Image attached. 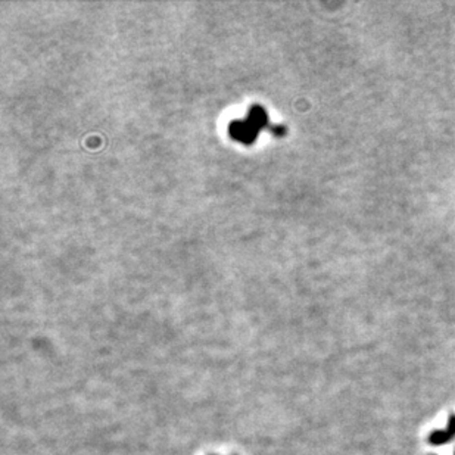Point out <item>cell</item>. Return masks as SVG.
Here are the masks:
<instances>
[{"label": "cell", "instance_id": "obj_1", "mask_svg": "<svg viewBox=\"0 0 455 455\" xmlns=\"http://www.w3.org/2000/svg\"><path fill=\"white\" fill-rule=\"evenodd\" d=\"M267 124V117L262 111V108H252L245 121L233 123L230 127V133L234 139L243 142V143H252V140L256 136V131L261 130Z\"/></svg>", "mask_w": 455, "mask_h": 455}]
</instances>
